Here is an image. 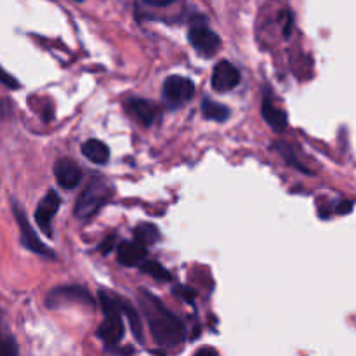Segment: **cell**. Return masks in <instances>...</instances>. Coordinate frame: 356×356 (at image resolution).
Segmentation results:
<instances>
[{
	"label": "cell",
	"mask_w": 356,
	"mask_h": 356,
	"mask_svg": "<svg viewBox=\"0 0 356 356\" xmlns=\"http://www.w3.org/2000/svg\"><path fill=\"white\" fill-rule=\"evenodd\" d=\"M240 83V72L229 61H219L212 72L211 86L216 92H228Z\"/></svg>",
	"instance_id": "cell-8"
},
{
	"label": "cell",
	"mask_w": 356,
	"mask_h": 356,
	"mask_svg": "<svg viewBox=\"0 0 356 356\" xmlns=\"http://www.w3.org/2000/svg\"><path fill=\"white\" fill-rule=\"evenodd\" d=\"M195 96V83L186 76L170 75L163 82V99L169 106L177 108Z\"/></svg>",
	"instance_id": "cell-4"
},
{
	"label": "cell",
	"mask_w": 356,
	"mask_h": 356,
	"mask_svg": "<svg viewBox=\"0 0 356 356\" xmlns=\"http://www.w3.org/2000/svg\"><path fill=\"white\" fill-rule=\"evenodd\" d=\"M13 212H14V218H16L17 226H19L21 245H23L24 249L31 250L33 254H38V256H44V257H47V259H54V257H56L54 252H52V250L49 249V247L45 245V243L42 242L40 238H38V235L35 233V229L31 228V225H30V221H28L24 209H21L19 205L14 202Z\"/></svg>",
	"instance_id": "cell-3"
},
{
	"label": "cell",
	"mask_w": 356,
	"mask_h": 356,
	"mask_svg": "<svg viewBox=\"0 0 356 356\" xmlns=\"http://www.w3.org/2000/svg\"><path fill=\"white\" fill-rule=\"evenodd\" d=\"M82 155L94 163H106L110 160V148L99 139H89L82 145Z\"/></svg>",
	"instance_id": "cell-12"
},
{
	"label": "cell",
	"mask_w": 356,
	"mask_h": 356,
	"mask_svg": "<svg viewBox=\"0 0 356 356\" xmlns=\"http://www.w3.org/2000/svg\"><path fill=\"white\" fill-rule=\"evenodd\" d=\"M61 207V197L54 190H49L35 211V221L44 235L52 236V218Z\"/></svg>",
	"instance_id": "cell-7"
},
{
	"label": "cell",
	"mask_w": 356,
	"mask_h": 356,
	"mask_svg": "<svg viewBox=\"0 0 356 356\" xmlns=\"http://www.w3.org/2000/svg\"><path fill=\"white\" fill-rule=\"evenodd\" d=\"M353 207L355 204L351 200H344V202H339L336 207V212L337 214H350V212H353Z\"/></svg>",
	"instance_id": "cell-22"
},
{
	"label": "cell",
	"mask_w": 356,
	"mask_h": 356,
	"mask_svg": "<svg viewBox=\"0 0 356 356\" xmlns=\"http://www.w3.org/2000/svg\"><path fill=\"white\" fill-rule=\"evenodd\" d=\"M188 40L204 58H212L221 47V38L207 24H193L188 31Z\"/></svg>",
	"instance_id": "cell-6"
},
{
	"label": "cell",
	"mask_w": 356,
	"mask_h": 356,
	"mask_svg": "<svg viewBox=\"0 0 356 356\" xmlns=\"http://www.w3.org/2000/svg\"><path fill=\"white\" fill-rule=\"evenodd\" d=\"M134 240L141 243L143 247L155 245L160 242V232L155 225L152 222H141L136 226L134 229Z\"/></svg>",
	"instance_id": "cell-14"
},
{
	"label": "cell",
	"mask_w": 356,
	"mask_h": 356,
	"mask_svg": "<svg viewBox=\"0 0 356 356\" xmlns=\"http://www.w3.org/2000/svg\"><path fill=\"white\" fill-rule=\"evenodd\" d=\"M202 113L205 118L214 122H226L229 117V110L221 103H216L211 97H205L204 103H202Z\"/></svg>",
	"instance_id": "cell-15"
},
{
	"label": "cell",
	"mask_w": 356,
	"mask_h": 356,
	"mask_svg": "<svg viewBox=\"0 0 356 356\" xmlns=\"http://www.w3.org/2000/svg\"><path fill=\"white\" fill-rule=\"evenodd\" d=\"M120 309H122V315H125L129 318L132 334L138 337L139 343H143V325H141V320H139V315L136 313V309L132 308V306H129L124 299H120Z\"/></svg>",
	"instance_id": "cell-17"
},
{
	"label": "cell",
	"mask_w": 356,
	"mask_h": 356,
	"mask_svg": "<svg viewBox=\"0 0 356 356\" xmlns=\"http://www.w3.org/2000/svg\"><path fill=\"white\" fill-rule=\"evenodd\" d=\"M115 240H117V236H115V235H110L106 240H103V242H101V245H99V252L101 254L111 252V249H113Z\"/></svg>",
	"instance_id": "cell-23"
},
{
	"label": "cell",
	"mask_w": 356,
	"mask_h": 356,
	"mask_svg": "<svg viewBox=\"0 0 356 356\" xmlns=\"http://www.w3.org/2000/svg\"><path fill=\"white\" fill-rule=\"evenodd\" d=\"M174 294H177L179 298H183L186 302H193V299H195V291H191L190 287L174 289Z\"/></svg>",
	"instance_id": "cell-21"
},
{
	"label": "cell",
	"mask_w": 356,
	"mask_h": 356,
	"mask_svg": "<svg viewBox=\"0 0 356 356\" xmlns=\"http://www.w3.org/2000/svg\"><path fill=\"white\" fill-rule=\"evenodd\" d=\"M139 306H141L145 318L148 320L149 334L159 346L172 350L186 341L184 323L174 313H170L156 296L148 291H141L139 292Z\"/></svg>",
	"instance_id": "cell-1"
},
{
	"label": "cell",
	"mask_w": 356,
	"mask_h": 356,
	"mask_svg": "<svg viewBox=\"0 0 356 356\" xmlns=\"http://www.w3.org/2000/svg\"><path fill=\"white\" fill-rule=\"evenodd\" d=\"M75 2H83V0H75Z\"/></svg>",
	"instance_id": "cell-25"
},
{
	"label": "cell",
	"mask_w": 356,
	"mask_h": 356,
	"mask_svg": "<svg viewBox=\"0 0 356 356\" xmlns=\"http://www.w3.org/2000/svg\"><path fill=\"white\" fill-rule=\"evenodd\" d=\"M146 259V247L136 240H124L118 243V263L122 266H139Z\"/></svg>",
	"instance_id": "cell-10"
},
{
	"label": "cell",
	"mask_w": 356,
	"mask_h": 356,
	"mask_svg": "<svg viewBox=\"0 0 356 356\" xmlns=\"http://www.w3.org/2000/svg\"><path fill=\"white\" fill-rule=\"evenodd\" d=\"M143 2L149 3V6H155V7H167L170 3H174L176 0H143Z\"/></svg>",
	"instance_id": "cell-24"
},
{
	"label": "cell",
	"mask_w": 356,
	"mask_h": 356,
	"mask_svg": "<svg viewBox=\"0 0 356 356\" xmlns=\"http://www.w3.org/2000/svg\"><path fill=\"white\" fill-rule=\"evenodd\" d=\"M17 353H19V348H17L13 336L0 330V356H14Z\"/></svg>",
	"instance_id": "cell-19"
},
{
	"label": "cell",
	"mask_w": 356,
	"mask_h": 356,
	"mask_svg": "<svg viewBox=\"0 0 356 356\" xmlns=\"http://www.w3.org/2000/svg\"><path fill=\"white\" fill-rule=\"evenodd\" d=\"M56 181L65 190H73L82 179V170L72 159H59L54 165Z\"/></svg>",
	"instance_id": "cell-9"
},
{
	"label": "cell",
	"mask_w": 356,
	"mask_h": 356,
	"mask_svg": "<svg viewBox=\"0 0 356 356\" xmlns=\"http://www.w3.org/2000/svg\"><path fill=\"white\" fill-rule=\"evenodd\" d=\"M111 195H113V186L104 177H101L99 174H94L86 190L76 198L75 218L80 219V221H89L90 218H94L99 212L103 205H106Z\"/></svg>",
	"instance_id": "cell-2"
},
{
	"label": "cell",
	"mask_w": 356,
	"mask_h": 356,
	"mask_svg": "<svg viewBox=\"0 0 356 356\" xmlns=\"http://www.w3.org/2000/svg\"><path fill=\"white\" fill-rule=\"evenodd\" d=\"M139 268H141L143 273L149 275V277H153L155 280H159V282L172 280V275H170L169 271L162 266V264L156 263V261H146L145 259L141 264H139Z\"/></svg>",
	"instance_id": "cell-16"
},
{
	"label": "cell",
	"mask_w": 356,
	"mask_h": 356,
	"mask_svg": "<svg viewBox=\"0 0 356 356\" xmlns=\"http://www.w3.org/2000/svg\"><path fill=\"white\" fill-rule=\"evenodd\" d=\"M129 106L131 111L143 122L145 125H152L153 120L156 117V108L152 101L141 99V97H136V99L129 101Z\"/></svg>",
	"instance_id": "cell-13"
},
{
	"label": "cell",
	"mask_w": 356,
	"mask_h": 356,
	"mask_svg": "<svg viewBox=\"0 0 356 356\" xmlns=\"http://www.w3.org/2000/svg\"><path fill=\"white\" fill-rule=\"evenodd\" d=\"M273 149H277V152L284 156L285 162H289L291 165H294L296 169L305 170V172L312 174V170H308L305 165H302V163L298 162V159L294 156V149H292L291 145H287V143H284V141H277V143H273Z\"/></svg>",
	"instance_id": "cell-18"
},
{
	"label": "cell",
	"mask_w": 356,
	"mask_h": 356,
	"mask_svg": "<svg viewBox=\"0 0 356 356\" xmlns=\"http://www.w3.org/2000/svg\"><path fill=\"white\" fill-rule=\"evenodd\" d=\"M261 113H263V118L266 120V124L270 125L275 132H284L285 129H287V113H285L284 110H280V108L275 106L270 99L263 101Z\"/></svg>",
	"instance_id": "cell-11"
},
{
	"label": "cell",
	"mask_w": 356,
	"mask_h": 356,
	"mask_svg": "<svg viewBox=\"0 0 356 356\" xmlns=\"http://www.w3.org/2000/svg\"><path fill=\"white\" fill-rule=\"evenodd\" d=\"M70 305H86L92 306V296L79 285H66V287H56L49 292L47 306L49 308H63Z\"/></svg>",
	"instance_id": "cell-5"
},
{
	"label": "cell",
	"mask_w": 356,
	"mask_h": 356,
	"mask_svg": "<svg viewBox=\"0 0 356 356\" xmlns=\"http://www.w3.org/2000/svg\"><path fill=\"white\" fill-rule=\"evenodd\" d=\"M0 83H3L9 89H19V82L10 73H7L2 66H0Z\"/></svg>",
	"instance_id": "cell-20"
}]
</instances>
